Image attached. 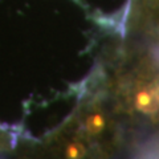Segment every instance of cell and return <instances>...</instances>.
Returning a JSON list of instances; mask_svg holds the SVG:
<instances>
[{"label":"cell","mask_w":159,"mask_h":159,"mask_svg":"<svg viewBox=\"0 0 159 159\" xmlns=\"http://www.w3.org/2000/svg\"><path fill=\"white\" fill-rule=\"evenodd\" d=\"M131 99L134 107L141 113L154 114L159 111V82L155 80L138 81Z\"/></svg>","instance_id":"obj_1"},{"label":"cell","mask_w":159,"mask_h":159,"mask_svg":"<svg viewBox=\"0 0 159 159\" xmlns=\"http://www.w3.org/2000/svg\"><path fill=\"white\" fill-rule=\"evenodd\" d=\"M88 150L86 146L80 141H70L65 145L64 157L65 159H84L86 157Z\"/></svg>","instance_id":"obj_3"},{"label":"cell","mask_w":159,"mask_h":159,"mask_svg":"<svg viewBox=\"0 0 159 159\" xmlns=\"http://www.w3.org/2000/svg\"><path fill=\"white\" fill-rule=\"evenodd\" d=\"M84 127L88 135L90 137H97L99 135L106 127V117L102 113V110H92L86 116L85 122H84Z\"/></svg>","instance_id":"obj_2"},{"label":"cell","mask_w":159,"mask_h":159,"mask_svg":"<svg viewBox=\"0 0 159 159\" xmlns=\"http://www.w3.org/2000/svg\"><path fill=\"white\" fill-rule=\"evenodd\" d=\"M155 2H157V3H158V6H159V0H155Z\"/></svg>","instance_id":"obj_4"}]
</instances>
